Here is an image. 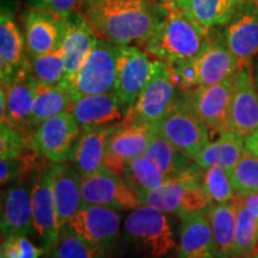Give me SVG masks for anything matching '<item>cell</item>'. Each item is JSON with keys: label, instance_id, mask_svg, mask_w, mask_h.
Masks as SVG:
<instances>
[{"label": "cell", "instance_id": "cell-21", "mask_svg": "<svg viewBox=\"0 0 258 258\" xmlns=\"http://www.w3.org/2000/svg\"><path fill=\"white\" fill-rule=\"evenodd\" d=\"M55 198L57 222L60 228L67 224L84 203L82 196V175L72 165L54 163L50 166Z\"/></svg>", "mask_w": 258, "mask_h": 258}, {"label": "cell", "instance_id": "cell-24", "mask_svg": "<svg viewBox=\"0 0 258 258\" xmlns=\"http://www.w3.org/2000/svg\"><path fill=\"white\" fill-rule=\"evenodd\" d=\"M208 211L182 217L177 258H215Z\"/></svg>", "mask_w": 258, "mask_h": 258}, {"label": "cell", "instance_id": "cell-25", "mask_svg": "<svg viewBox=\"0 0 258 258\" xmlns=\"http://www.w3.org/2000/svg\"><path fill=\"white\" fill-rule=\"evenodd\" d=\"M200 86H211L233 77L240 70V63L226 42L211 41L208 47L194 59Z\"/></svg>", "mask_w": 258, "mask_h": 258}, {"label": "cell", "instance_id": "cell-43", "mask_svg": "<svg viewBox=\"0 0 258 258\" xmlns=\"http://www.w3.org/2000/svg\"><path fill=\"white\" fill-rule=\"evenodd\" d=\"M245 148L258 157V131L249 135L247 138H245Z\"/></svg>", "mask_w": 258, "mask_h": 258}, {"label": "cell", "instance_id": "cell-32", "mask_svg": "<svg viewBox=\"0 0 258 258\" xmlns=\"http://www.w3.org/2000/svg\"><path fill=\"white\" fill-rule=\"evenodd\" d=\"M123 178L138 195L158 190L169 180L145 154L135 157L125 164Z\"/></svg>", "mask_w": 258, "mask_h": 258}, {"label": "cell", "instance_id": "cell-38", "mask_svg": "<svg viewBox=\"0 0 258 258\" xmlns=\"http://www.w3.org/2000/svg\"><path fill=\"white\" fill-rule=\"evenodd\" d=\"M44 250L32 244L27 235L18 234L3 239L0 258H40Z\"/></svg>", "mask_w": 258, "mask_h": 258}, {"label": "cell", "instance_id": "cell-28", "mask_svg": "<svg viewBox=\"0 0 258 258\" xmlns=\"http://www.w3.org/2000/svg\"><path fill=\"white\" fill-rule=\"evenodd\" d=\"M245 150L246 148L243 137L235 132H226L218 140L206 145L194 160L202 169L219 165L231 173L243 157Z\"/></svg>", "mask_w": 258, "mask_h": 258}, {"label": "cell", "instance_id": "cell-18", "mask_svg": "<svg viewBox=\"0 0 258 258\" xmlns=\"http://www.w3.org/2000/svg\"><path fill=\"white\" fill-rule=\"evenodd\" d=\"M82 128L109 127L121 124L128 109L115 91L84 96L70 110Z\"/></svg>", "mask_w": 258, "mask_h": 258}, {"label": "cell", "instance_id": "cell-49", "mask_svg": "<svg viewBox=\"0 0 258 258\" xmlns=\"http://www.w3.org/2000/svg\"><path fill=\"white\" fill-rule=\"evenodd\" d=\"M238 2H240V0H238Z\"/></svg>", "mask_w": 258, "mask_h": 258}, {"label": "cell", "instance_id": "cell-12", "mask_svg": "<svg viewBox=\"0 0 258 258\" xmlns=\"http://www.w3.org/2000/svg\"><path fill=\"white\" fill-rule=\"evenodd\" d=\"M153 63L146 51L137 46H118L114 91L128 110L152 76Z\"/></svg>", "mask_w": 258, "mask_h": 258}, {"label": "cell", "instance_id": "cell-27", "mask_svg": "<svg viewBox=\"0 0 258 258\" xmlns=\"http://www.w3.org/2000/svg\"><path fill=\"white\" fill-rule=\"evenodd\" d=\"M237 205L234 200L215 203L208 209L215 258H233L235 230H237Z\"/></svg>", "mask_w": 258, "mask_h": 258}, {"label": "cell", "instance_id": "cell-3", "mask_svg": "<svg viewBox=\"0 0 258 258\" xmlns=\"http://www.w3.org/2000/svg\"><path fill=\"white\" fill-rule=\"evenodd\" d=\"M201 171L202 167L195 163L188 171L169 179L158 190L139 194L141 203L177 214L180 218L194 213L207 212L213 201L203 189Z\"/></svg>", "mask_w": 258, "mask_h": 258}, {"label": "cell", "instance_id": "cell-9", "mask_svg": "<svg viewBox=\"0 0 258 258\" xmlns=\"http://www.w3.org/2000/svg\"><path fill=\"white\" fill-rule=\"evenodd\" d=\"M82 196L84 203L98 205L116 211H133L143 203L135 190L106 167L90 176H82Z\"/></svg>", "mask_w": 258, "mask_h": 258}, {"label": "cell", "instance_id": "cell-40", "mask_svg": "<svg viewBox=\"0 0 258 258\" xmlns=\"http://www.w3.org/2000/svg\"><path fill=\"white\" fill-rule=\"evenodd\" d=\"M84 0H32V6L69 19L82 12Z\"/></svg>", "mask_w": 258, "mask_h": 258}, {"label": "cell", "instance_id": "cell-44", "mask_svg": "<svg viewBox=\"0 0 258 258\" xmlns=\"http://www.w3.org/2000/svg\"><path fill=\"white\" fill-rule=\"evenodd\" d=\"M251 6V10L258 12V0H245Z\"/></svg>", "mask_w": 258, "mask_h": 258}, {"label": "cell", "instance_id": "cell-33", "mask_svg": "<svg viewBox=\"0 0 258 258\" xmlns=\"http://www.w3.org/2000/svg\"><path fill=\"white\" fill-rule=\"evenodd\" d=\"M28 72L37 83L57 85L66 77V63L62 48L38 56H28L25 62Z\"/></svg>", "mask_w": 258, "mask_h": 258}, {"label": "cell", "instance_id": "cell-48", "mask_svg": "<svg viewBox=\"0 0 258 258\" xmlns=\"http://www.w3.org/2000/svg\"><path fill=\"white\" fill-rule=\"evenodd\" d=\"M158 2H160V0H158Z\"/></svg>", "mask_w": 258, "mask_h": 258}, {"label": "cell", "instance_id": "cell-5", "mask_svg": "<svg viewBox=\"0 0 258 258\" xmlns=\"http://www.w3.org/2000/svg\"><path fill=\"white\" fill-rule=\"evenodd\" d=\"M117 55L118 46L98 37L78 72L61 85L72 93L76 102L84 96L114 91Z\"/></svg>", "mask_w": 258, "mask_h": 258}, {"label": "cell", "instance_id": "cell-47", "mask_svg": "<svg viewBox=\"0 0 258 258\" xmlns=\"http://www.w3.org/2000/svg\"><path fill=\"white\" fill-rule=\"evenodd\" d=\"M256 85H257V89H258V77L256 78Z\"/></svg>", "mask_w": 258, "mask_h": 258}, {"label": "cell", "instance_id": "cell-19", "mask_svg": "<svg viewBox=\"0 0 258 258\" xmlns=\"http://www.w3.org/2000/svg\"><path fill=\"white\" fill-rule=\"evenodd\" d=\"M118 125L83 128L69 158L71 165L80 175L90 176L104 169L109 138Z\"/></svg>", "mask_w": 258, "mask_h": 258}, {"label": "cell", "instance_id": "cell-17", "mask_svg": "<svg viewBox=\"0 0 258 258\" xmlns=\"http://www.w3.org/2000/svg\"><path fill=\"white\" fill-rule=\"evenodd\" d=\"M230 125L244 139L258 131V89L251 64L235 73Z\"/></svg>", "mask_w": 258, "mask_h": 258}, {"label": "cell", "instance_id": "cell-22", "mask_svg": "<svg viewBox=\"0 0 258 258\" xmlns=\"http://www.w3.org/2000/svg\"><path fill=\"white\" fill-rule=\"evenodd\" d=\"M25 40L14 16L3 10L0 17V76L2 83H11L27 62Z\"/></svg>", "mask_w": 258, "mask_h": 258}, {"label": "cell", "instance_id": "cell-15", "mask_svg": "<svg viewBox=\"0 0 258 258\" xmlns=\"http://www.w3.org/2000/svg\"><path fill=\"white\" fill-rule=\"evenodd\" d=\"M69 19L32 6L24 15V40L28 56H38L61 47Z\"/></svg>", "mask_w": 258, "mask_h": 258}, {"label": "cell", "instance_id": "cell-50", "mask_svg": "<svg viewBox=\"0 0 258 258\" xmlns=\"http://www.w3.org/2000/svg\"><path fill=\"white\" fill-rule=\"evenodd\" d=\"M257 252H258V249H257Z\"/></svg>", "mask_w": 258, "mask_h": 258}, {"label": "cell", "instance_id": "cell-46", "mask_svg": "<svg viewBox=\"0 0 258 258\" xmlns=\"http://www.w3.org/2000/svg\"><path fill=\"white\" fill-rule=\"evenodd\" d=\"M161 3H171V2H177V0H160Z\"/></svg>", "mask_w": 258, "mask_h": 258}, {"label": "cell", "instance_id": "cell-11", "mask_svg": "<svg viewBox=\"0 0 258 258\" xmlns=\"http://www.w3.org/2000/svg\"><path fill=\"white\" fill-rule=\"evenodd\" d=\"M37 82L30 76L27 67L19 72L11 83H2L0 91V120L17 129L27 139L29 123L36 98Z\"/></svg>", "mask_w": 258, "mask_h": 258}, {"label": "cell", "instance_id": "cell-45", "mask_svg": "<svg viewBox=\"0 0 258 258\" xmlns=\"http://www.w3.org/2000/svg\"><path fill=\"white\" fill-rule=\"evenodd\" d=\"M245 258H258V252H254L253 254H251V256H247Z\"/></svg>", "mask_w": 258, "mask_h": 258}, {"label": "cell", "instance_id": "cell-7", "mask_svg": "<svg viewBox=\"0 0 258 258\" xmlns=\"http://www.w3.org/2000/svg\"><path fill=\"white\" fill-rule=\"evenodd\" d=\"M124 233L153 258H163L176 249L170 219L165 212L151 206L133 209L124 221Z\"/></svg>", "mask_w": 258, "mask_h": 258}, {"label": "cell", "instance_id": "cell-1", "mask_svg": "<svg viewBox=\"0 0 258 258\" xmlns=\"http://www.w3.org/2000/svg\"><path fill=\"white\" fill-rule=\"evenodd\" d=\"M167 12L158 0H84L82 9L97 36L115 46H144Z\"/></svg>", "mask_w": 258, "mask_h": 258}, {"label": "cell", "instance_id": "cell-6", "mask_svg": "<svg viewBox=\"0 0 258 258\" xmlns=\"http://www.w3.org/2000/svg\"><path fill=\"white\" fill-rule=\"evenodd\" d=\"M180 91L171 77L167 63L154 60L152 76L122 123L156 124L176 104Z\"/></svg>", "mask_w": 258, "mask_h": 258}, {"label": "cell", "instance_id": "cell-29", "mask_svg": "<svg viewBox=\"0 0 258 258\" xmlns=\"http://www.w3.org/2000/svg\"><path fill=\"white\" fill-rule=\"evenodd\" d=\"M76 99L73 98L72 93L61 84L46 85V84L37 83L36 98L29 123V137L34 133L38 125L48 118L70 111Z\"/></svg>", "mask_w": 258, "mask_h": 258}, {"label": "cell", "instance_id": "cell-26", "mask_svg": "<svg viewBox=\"0 0 258 258\" xmlns=\"http://www.w3.org/2000/svg\"><path fill=\"white\" fill-rule=\"evenodd\" d=\"M225 42L239 61L240 69L250 66L251 59L258 54V12L251 10L238 16L228 25Z\"/></svg>", "mask_w": 258, "mask_h": 258}, {"label": "cell", "instance_id": "cell-30", "mask_svg": "<svg viewBox=\"0 0 258 258\" xmlns=\"http://www.w3.org/2000/svg\"><path fill=\"white\" fill-rule=\"evenodd\" d=\"M145 156L152 161L167 179L180 176L195 164L192 158L186 156L184 152L157 133L151 141Z\"/></svg>", "mask_w": 258, "mask_h": 258}, {"label": "cell", "instance_id": "cell-41", "mask_svg": "<svg viewBox=\"0 0 258 258\" xmlns=\"http://www.w3.org/2000/svg\"><path fill=\"white\" fill-rule=\"evenodd\" d=\"M22 156L14 158V159L2 160V163H0V170H2L0 171V180H2V184H9V183L18 180L19 177L23 176L29 167H31V161L24 159Z\"/></svg>", "mask_w": 258, "mask_h": 258}, {"label": "cell", "instance_id": "cell-35", "mask_svg": "<svg viewBox=\"0 0 258 258\" xmlns=\"http://www.w3.org/2000/svg\"><path fill=\"white\" fill-rule=\"evenodd\" d=\"M237 205V230H235L234 257L245 258L257 252L258 249V220L234 198Z\"/></svg>", "mask_w": 258, "mask_h": 258}, {"label": "cell", "instance_id": "cell-14", "mask_svg": "<svg viewBox=\"0 0 258 258\" xmlns=\"http://www.w3.org/2000/svg\"><path fill=\"white\" fill-rule=\"evenodd\" d=\"M234 82L235 74L214 85L200 86L185 93L209 129L220 135L231 132L230 110Z\"/></svg>", "mask_w": 258, "mask_h": 258}, {"label": "cell", "instance_id": "cell-16", "mask_svg": "<svg viewBox=\"0 0 258 258\" xmlns=\"http://www.w3.org/2000/svg\"><path fill=\"white\" fill-rule=\"evenodd\" d=\"M156 132L150 124L121 123L109 138L104 166L123 176L125 164L135 157L144 156Z\"/></svg>", "mask_w": 258, "mask_h": 258}, {"label": "cell", "instance_id": "cell-2", "mask_svg": "<svg viewBox=\"0 0 258 258\" xmlns=\"http://www.w3.org/2000/svg\"><path fill=\"white\" fill-rule=\"evenodd\" d=\"M167 6L165 19L143 47L167 64L196 59L211 43L209 29L194 21L176 3H167Z\"/></svg>", "mask_w": 258, "mask_h": 258}, {"label": "cell", "instance_id": "cell-8", "mask_svg": "<svg viewBox=\"0 0 258 258\" xmlns=\"http://www.w3.org/2000/svg\"><path fill=\"white\" fill-rule=\"evenodd\" d=\"M83 128L70 111L48 118L27 139V147L51 163L70 158Z\"/></svg>", "mask_w": 258, "mask_h": 258}, {"label": "cell", "instance_id": "cell-39", "mask_svg": "<svg viewBox=\"0 0 258 258\" xmlns=\"http://www.w3.org/2000/svg\"><path fill=\"white\" fill-rule=\"evenodd\" d=\"M25 147H27V139L24 135L5 122H2L0 124V158L2 160L21 157Z\"/></svg>", "mask_w": 258, "mask_h": 258}, {"label": "cell", "instance_id": "cell-34", "mask_svg": "<svg viewBox=\"0 0 258 258\" xmlns=\"http://www.w3.org/2000/svg\"><path fill=\"white\" fill-rule=\"evenodd\" d=\"M105 250L77 234L69 225L60 228L56 244L50 250L51 258H104Z\"/></svg>", "mask_w": 258, "mask_h": 258}, {"label": "cell", "instance_id": "cell-37", "mask_svg": "<svg viewBox=\"0 0 258 258\" xmlns=\"http://www.w3.org/2000/svg\"><path fill=\"white\" fill-rule=\"evenodd\" d=\"M230 178L237 195L258 191V157L245 150Z\"/></svg>", "mask_w": 258, "mask_h": 258}, {"label": "cell", "instance_id": "cell-23", "mask_svg": "<svg viewBox=\"0 0 258 258\" xmlns=\"http://www.w3.org/2000/svg\"><path fill=\"white\" fill-rule=\"evenodd\" d=\"M97 38L98 36L82 12L69 18L66 32L61 43L66 63V77L63 82L72 78L78 72L89 56Z\"/></svg>", "mask_w": 258, "mask_h": 258}, {"label": "cell", "instance_id": "cell-42", "mask_svg": "<svg viewBox=\"0 0 258 258\" xmlns=\"http://www.w3.org/2000/svg\"><path fill=\"white\" fill-rule=\"evenodd\" d=\"M235 199L243 207L250 213L252 217L258 220V191L244 194V195H237Z\"/></svg>", "mask_w": 258, "mask_h": 258}, {"label": "cell", "instance_id": "cell-36", "mask_svg": "<svg viewBox=\"0 0 258 258\" xmlns=\"http://www.w3.org/2000/svg\"><path fill=\"white\" fill-rule=\"evenodd\" d=\"M203 189L208 194L213 203H225L233 201L237 192L232 184L230 173L224 167L213 165L201 171Z\"/></svg>", "mask_w": 258, "mask_h": 258}, {"label": "cell", "instance_id": "cell-10", "mask_svg": "<svg viewBox=\"0 0 258 258\" xmlns=\"http://www.w3.org/2000/svg\"><path fill=\"white\" fill-rule=\"evenodd\" d=\"M31 206L32 231L41 241L42 249L50 251L60 235L50 167L36 171L32 178Z\"/></svg>", "mask_w": 258, "mask_h": 258}, {"label": "cell", "instance_id": "cell-4", "mask_svg": "<svg viewBox=\"0 0 258 258\" xmlns=\"http://www.w3.org/2000/svg\"><path fill=\"white\" fill-rule=\"evenodd\" d=\"M154 132L192 159L209 143V127L202 120L185 92L159 122Z\"/></svg>", "mask_w": 258, "mask_h": 258}, {"label": "cell", "instance_id": "cell-31", "mask_svg": "<svg viewBox=\"0 0 258 258\" xmlns=\"http://www.w3.org/2000/svg\"><path fill=\"white\" fill-rule=\"evenodd\" d=\"M173 3L202 27L211 29L230 19L238 0H177Z\"/></svg>", "mask_w": 258, "mask_h": 258}, {"label": "cell", "instance_id": "cell-13", "mask_svg": "<svg viewBox=\"0 0 258 258\" xmlns=\"http://www.w3.org/2000/svg\"><path fill=\"white\" fill-rule=\"evenodd\" d=\"M67 225L84 239L108 251L117 240L121 215L116 209L83 203Z\"/></svg>", "mask_w": 258, "mask_h": 258}, {"label": "cell", "instance_id": "cell-20", "mask_svg": "<svg viewBox=\"0 0 258 258\" xmlns=\"http://www.w3.org/2000/svg\"><path fill=\"white\" fill-rule=\"evenodd\" d=\"M2 237L24 234L32 230L31 185L23 180L11 184L6 190L2 209Z\"/></svg>", "mask_w": 258, "mask_h": 258}]
</instances>
